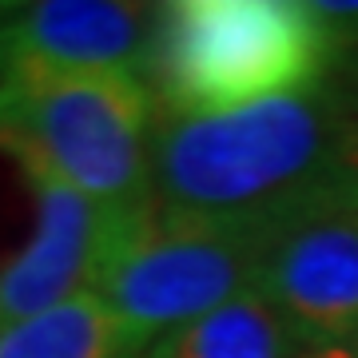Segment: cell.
<instances>
[{"label": "cell", "mask_w": 358, "mask_h": 358, "mask_svg": "<svg viewBox=\"0 0 358 358\" xmlns=\"http://www.w3.org/2000/svg\"><path fill=\"white\" fill-rule=\"evenodd\" d=\"M0 24H4V4H0Z\"/></svg>", "instance_id": "cell-13"}, {"label": "cell", "mask_w": 358, "mask_h": 358, "mask_svg": "<svg viewBox=\"0 0 358 358\" xmlns=\"http://www.w3.org/2000/svg\"><path fill=\"white\" fill-rule=\"evenodd\" d=\"M334 60V28L310 0H179L164 13L155 100L187 115L239 112L327 88Z\"/></svg>", "instance_id": "cell-2"}, {"label": "cell", "mask_w": 358, "mask_h": 358, "mask_svg": "<svg viewBox=\"0 0 358 358\" xmlns=\"http://www.w3.org/2000/svg\"><path fill=\"white\" fill-rule=\"evenodd\" d=\"M164 13L128 0L4 4L0 76H124L155 88Z\"/></svg>", "instance_id": "cell-6"}, {"label": "cell", "mask_w": 358, "mask_h": 358, "mask_svg": "<svg viewBox=\"0 0 358 358\" xmlns=\"http://www.w3.org/2000/svg\"><path fill=\"white\" fill-rule=\"evenodd\" d=\"M334 40H338V60H334L331 88L343 100L346 112L358 120V20L350 28H338Z\"/></svg>", "instance_id": "cell-10"}, {"label": "cell", "mask_w": 358, "mask_h": 358, "mask_svg": "<svg viewBox=\"0 0 358 358\" xmlns=\"http://www.w3.org/2000/svg\"><path fill=\"white\" fill-rule=\"evenodd\" d=\"M346 179L358 187V140H355V152H350V164H346Z\"/></svg>", "instance_id": "cell-12"}, {"label": "cell", "mask_w": 358, "mask_h": 358, "mask_svg": "<svg viewBox=\"0 0 358 358\" xmlns=\"http://www.w3.org/2000/svg\"><path fill=\"white\" fill-rule=\"evenodd\" d=\"M155 88L124 76H0V148L84 199L152 207Z\"/></svg>", "instance_id": "cell-3"}, {"label": "cell", "mask_w": 358, "mask_h": 358, "mask_svg": "<svg viewBox=\"0 0 358 358\" xmlns=\"http://www.w3.org/2000/svg\"><path fill=\"white\" fill-rule=\"evenodd\" d=\"M263 231L255 219H203L143 207L124 215L92 294L140 358L164 334L259 287Z\"/></svg>", "instance_id": "cell-4"}, {"label": "cell", "mask_w": 358, "mask_h": 358, "mask_svg": "<svg viewBox=\"0 0 358 358\" xmlns=\"http://www.w3.org/2000/svg\"><path fill=\"white\" fill-rule=\"evenodd\" d=\"M358 120L334 88L239 112L159 108L152 124V203L171 215L267 223L303 195L346 179Z\"/></svg>", "instance_id": "cell-1"}, {"label": "cell", "mask_w": 358, "mask_h": 358, "mask_svg": "<svg viewBox=\"0 0 358 358\" xmlns=\"http://www.w3.org/2000/svg\"><path fill=\"white\" fill-rule=\"evenodd\" d=\"M299 358H358V343H327V346H303Z\"/></svg>", "instance_id": "cell-11"}, {"label": "cell", "mask_w": 358, "mask_h": 358, "mask_svg": "<svg viewBox=\"0 0 358 358\" xmlns=\"http://www.w3.org/2000/svg\"><path fill=\"white\" fill-rule=\"evenodd\" d=\"M0 358H128L96 294L0 331Z\"/></svg>", "instance_id": "cell-9"}, {"label": "cell", "mask_w": 358, "mask_h": 358, "mask_svg": "<svg viewBox=\"0 0 358 358\" xmlns=\"http://www.w3.org/2000/svg\"><path fill=\"white\" fill-rule=\"evenodd\" d=\"M259 291L303 346L358 343V187L350 179L267 219Z\"/></svg>", "instance_id": "cell-5"}, {"label": "cell", "mask_w": 358, "mask_h": 358, "mask_svg": "<svg viewBox=\"0 0 358 358\" xmlns=\"http://www.w3.org/2000/svg\"><path fill=\"white\" fill-rule=\"evenodd\" d=\"M299 350L303 338L255 287L203 319L164 334L140 358H299Z\"/></svg>", "instance_id": "cell-8"}, {"label": "cell", "mask_w": 358, "mask_h": 358, "mask_svg": "<svg viewBox=\"0 0 358 358\" xmlns=\"http://www.w3.org/2000/svg\"><path fill=\"white\" fill-rule=\"evenodd\" d=\"M28 167V164H24ZM32 176V231L0 263V331L92 294L124 215L84 199L56 179Z\"/></svg>", "instance_id": "cell-7"}]
</instances>
